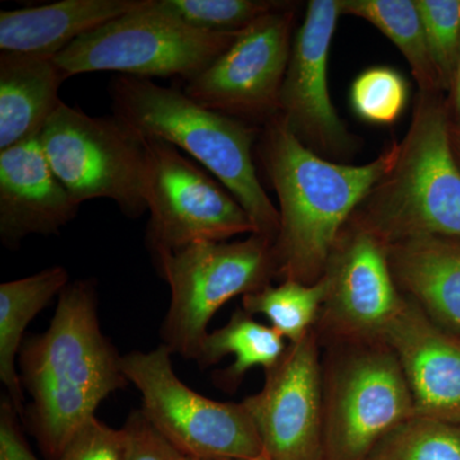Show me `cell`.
Wrapping results in <instances>:
<instances>
[{
  "label": "cell",
  "mask_w": 460,
  "mask_h": 460,
  "mask_svg": "<svg viewBox=\"0 0 460 460\" xmlns=\"http://www.w3.org/2000/svg\"><path fill=\"white\" fill-rule=\"evenodd\" d=\"M450 127L438 93H420L394 165L357 208L353 226L386 246L420 235L460 239V168Z\"/></svg>",
  "instance_id": "4"
},
{
  "label": "cell",
  "mask_w": 460,
  "mask_h": 460,
  "mask_svg": "<svg viewBox=\"0 0 460 460\" xmlns=\"http://www.w3.org/2000/svg\"><path fill=\"white\" fill-rule=\"evenodd\" d=\"M171 357L163 344L148 352L123 356L124 375L140 390L141 410L151 425L187 458L265 456L243 402H217L199 394L177 376Z\"/></svg>",
  "instance_id": "7"
},
{
  "label": "cell",
  "mask_w": 460,
  "mask_h": 460,
  "mask_svg": "<svg viewBox=\"0 0 460 460\" xmlns=\"http://www.w3.org/2000/svg\"><path fill=\"white\" fill-rule=\"evenodd\" d=\"M144 146L145 199L150 211L146 246L151 256L198 242L256 234L252 220L234 196L180 148L155 138H144Z\"/></svg>",
  "instance_id": "9"
},
{
  "label": "cell",
  "mask_w": 460,
  "mask_h": 460,
  "mask_svg": "<svg viewBox=\"0 0 460 460\" xmlns=\"http://www.w3.org/2000/svg\"><path fill=\"white\" fill-rule=\"evenodd\" d=\"M332 375L323 460H365L384 436L416 416L407 378L389 347L356 353Z\"/></svg>",
  "instance_id": "10"
},
{
  "label": "cell",
  "mask_w": 460,
  "mask_h": 460,
  "mask_svg": "<svg viewBox=\"0 0 460 460\" xmlns=\"http://www.w3.org/2000/svg\"><path fill=\"white\" fill-rule=\"evenodd\" d=\"M122 359L100 326L95 281L69 283L49 329L20 350L21 383L31 396L22 416L45 458H59L102 402L128 385Z\"/></svg>",
  "instance_id": "1"
},
{
  "label": "cell",
  "mask_w": 460,
  "mask_h": 460,
  "mask_svg": "<svg viewBox=\"0 0 460 460\" xmlns=\"http://www.w3.org/2000/svg\"><path fill=\"white\" fill-rule=\"evenodd\" d=\"M450 141H452L454 155H456L460 168V128L453 126L450 127Z\"/></svg>",
  "instance_id": "32"
},
{
  "label": "cell",
  "mask_w": 460,
  "mask_h": 460,
  "mask_svg": "<svg viewBox=\"0 0 460 460\" xmlns=\"http://www.w3.org/2000/svg\"><path fill=\"white\" fill-rule=\"evenodd\" d=\"M237 36L199 31L151 0L146 7L84 33L54 60L66 78L118 72L148 80L180 75L190 81L213 65Z\"/></svg>",
  "instance_id": "6"
},
{
  "label": "cell",
  "mask_w": 460,
  "mask_h": 460,
  "mask_svg": "<svg viewBox=\"0 0 460 460\" xmlns=\"http://www.w3.org/2000/svg\"><path fill=\"white\" fill-rule=\"evenodd\" d=\"M261 392L244 399L270 460H323V402L314 332L266 370Z\"/></svg>",
  "instance_id": "13"
},
{
  "label": "cell",
  "mask_w": 460,
  "mask_h": 460,
  "mask_svg": "<svg viewBox=\"0 0 460 460\" xmlns=\"http://www.w3.org/2000/svg\"><path fill=\"white\" fill-rule=\"evenodd\" d=\"M153 260L171 288L162 344L195 361L215 314L234 296L268 286L275 275L272 243L257 234L246 241L198 242Z\"/></svg>",
  "instance_id": "5"
},
{
  "label": "cell",
  "mask_w": 460,
  "mask_h": 460,
  "mask_svg": "<svg viewBox=\"0 0 460 460\" xmlns=\"http://www.w3.org/2000/svg\"><path fill=\"white\" fill-rule=\"evenodd\" d=\"M57 460H127L126 434L93 417L75 432Z\"/></svg>",
  "instance_id": "28"
},
{
  "label": "cell",
  "mask_w": 460,
  "mask_h": 460,
  "mask_svg": "<svg viewBox=\"0 0 460 460\" xmlns=\"http://www.w3.org/2000/svg\"><path fill=\"white\" fill-rule=\"evenodd\" d=\"M295 16L287 5L259 18L213 65L187 81L183 93L229 117L268 123L279 115Z\"/></svg>",
  "instance_id": "11"
},
{
  "label": "cell",
  "mask_w": 460,
  "mask_h": 460,
  "mask_svg": "<svg viewBox=\"0 0 460 460\" xmlns=\"http://www.w3.org/2000/svg\"><path fill=\"white\" fill-rule=\"evenodd\" d=\"M127 460H187L180 450L160 434L142 410L133 411L123 426Z\"/></svg>",
  "instance_id": "29"
},
{
  "label": "cell",
  "mask_w": 460,
  "mask_h": 460,
  "mask_svg": "<svg viewBox=\"0 0 460 460\" xmlns=\"http://www.w3.org/2000/svg\"><path fill=\"white\" fill-rule=\"evenodd\" d=\"M286 339L270 325L253 320L246 311H237L223 328L208 332L196 362L208 367L222 361L224 357H235L232 367L217 372V384L226 390L235 389L247 371L255 367L266 370L279 362L286 353Z\"/></svg>",
  "instance_id": "21"
},
{
  "label": "cell",
  "mask_w": 460,
  "mask_h": 460,
  "mask_svg": "<svg viewBox=\"0 0 460 460\" xmlns=\"http://www.w3.org/2000/svg\"><path fill=\"white\" fill-rule=\"evenodd\" d=\"M341 14L367 21L394 42L411 66L420 93H440L416 0H341Z\"/></svg>",
  "instance_id": "22"
},
{
  "label": "cell",
  "mask_w": 460,
  "mask_h": 460,
  "mask_svg": "<svg viewBox=\"0 0 460 460\" xmlns=\"http://www.w3.org/2000/svg\"><path fill=\"white\" fill-rule=\"evenodd\" d=\"M441 91L452 90L460 54V0H416Z\"/></svg>",
  "instance_id": "26"
},
{
  "label": "cell",
  "mask_w": 460,
  "mask_h": 460,
  "mask_svg": "<svg viewBox=\"0 0 460 460\" xmlns=\"http://www.w3.org/2000/svg\"><path fill=\"white\" fill-rule=\"evenodd\" d=\"M39 141L58 180L78 205L111 199L131 219L147 210L144 138L115 115L91 117L62 102Z\"/></svg>",
  "instance_id": "8"
},
{
  "label": "cell",
  "mask_w": 460,
  "mask_h": 460,
  "mask_svg": "<svg viewBox=\"0 0 460 460\" xmlns=\"http://www.w3.org/2000/svg\"><path fill=\"white\" fill-rule=\"evenodd\" d=\"M410 96L407 81L389 66H372L356 78L350 89L354 113L366 122L395 123Z\"/></svg>",
  "instance_id": "27"
},
{
  "label": "cell",
  "mask_w": 460,
  "mask_h": 460,
  "mask_svg": "<svg viewBox=\"0 0 460 460\" xmlns=\"http://www.w3.org/2000/svg\"><path fill=\"white\" fill-rule=\"evenodd\" d=\"M398 154L399 142H393L368 164H339L305 147L281 115L269 120L259 155L279 201V233L272 244L275 275L317 283L345 223L390 172Z\"/></svg>",
  "instance_id": "2"
},
{
  "label": "cell",
  "mask_w": 460,
  "mask_h": 460,
  "mask_svg": "<svg viewBox=\"0 0 460 460\" xmlns=\"http://www.w3.org/2000/svg\"><path fill=\"white\" fill-rule=\"evenodd\" d=\"M66 80L54 58L0 54V151L40 135Z\"/></svg>",
  "instance_id": "19"
},
{
  "label": "cell",
  "mask_w": 460,
  "mask_h": 460,
  "mask_svg": "<svg viewBox=\"0 0 460 460\" xmlns=\"http://www.w3.org/2000/svg\"><path fill=\"white\" fill-rule=\"evenodd\" d=\"M69 284L63 266L0 284V380L7 389L18 414L22 416L23 386L16 370L17 356L27 326Z\"/></svg>",
  "instance_id": "20"
},
{
  "label": "cell",
  "mask_w": 460,
  "mask_h": 460,
  "mask_svg": "<svg viewBox=\"0 0 460 460\" xmlns=\"http://www.w3.org/2000/svg\"><path fill=\"white\" fill-rule=\"evenodd\" d=\"M323 278L328 284L326 316L347 337L384 339L404 307L386 244L353 224L339 237Z\"/></svg>",
  "instance_id": "14"
},
{
  "label": "cell",
  "mask_w": 460,
  "mask_h": 460,
  "mask_svg": "<svg viewBox=\"0 0 460 460\" xmlns=\"http://www.w3.org/2000/svg\"><path fill=\"white\" fill-rule=\"evenodd\" d=\"M80 206L53 172L38 137L0 151V239L17 250L32 234H58Z\"/></svg>",
  "instance_id": "16"
},
{
  "label": "cell",
  "mask_w": 460,
  "mask_h": 460,
  "mask_svg": "<svg viewBox=\"0 0 460 460\" xmlns=\"http://www.w3.org/2000/svg\"><path fill=\"white\" fill-rule=\"evenodd\" d=\"M365 460H460V426L411 417L384 436Z\"/></svg>",
  "instance_id": "24"
},
{
  "label": "cell",
  "mask_w": 460,
  "mask_h": 460,
  "mask_svg": "<svg viewBox=\"0 0 460 460\" xmlns=\"http://www.w3.org/2000/svg\"><path fill=\"white\" fill-rule=\"evenodd\" d=\"M109 95L118 119L140 137L168 142L201 163L244 208L256 234L274 244L279 211L257 177L252 156L255 127L148 78L115 77Z\"/></svg>",
  "instance_id": "3"
},
{
  "label": "cell",
  "mask_w": 460,
  "mask_h": 460,
  "mask_svg": "<svg viewBox=\"0 0 460 460\" xmlns=\"http://www.w3.org/2000/svg\"><path fill=\"white\" fill-rule=\"evenodd\" d=\"M326 293L328 284L323 277L314 284L284 280L280 286L268 284L243 296V308L251 316H265L271 328L290 344L298 343L310 334Z\"/></svg>",
  "instance_id": "23"
},
{
  "label": "cell",
  "mask_w": 460,
  "mask_h": 460,
  "mask_svg": "<svg viewBox=\"0 0 460 460\" xmlns=\"http://www.w3.org/2000/svg\"><path fill=\"white\" fill-rule=\"evenodd\" d=\"M452 117L454 118L452 122L453 127L460 128V54L458 68H456V78H454L452 87Z\"/></svg>",
  "instance_id": "31"
},
{
  "label": "cell",
  "mask_w": 460,
  "mask_h": 460,
  "mask_svg": "<svg viewBox=\"0 0 460 460\" xmlns=\"http://www.w3.org/2000/svg\"><path fill=\"white\" fill-rule=\"evenodd\" d=\"M157 8L192 29L235 35L270 12L287 7L270 0H155Z\"/></svg>",
  "instance_id": "25"
},
{
  "label": "cell",
  "mask_w": 460,
  "mask_h": 460,
  "mask_svg": "<svg viewBox=\"0 0 460 460\" xmlns=\"http://www.w3.org/2000/svg\"><path fill=\"white\" fill-rule=\"evenodd\" d=\"M18 411L11 398L0 405V460H40L36 458L18 426Z\"/></svg>",
  "instance_id": "30"
},
{
  "label": "cell",
  "mask_w": 460,
  "mask_h": 460,
  "mask_svg": "<svg viewBox=\"0 0 460 460\" xmlns=\"http://www.w3.org/2000/svg\"><path fill=\"white\" fill-rule=\"evenodd\" d=\"M151 0H63L0 12L2 53L54 58L84 33L146 7Z\"/></svg>",
  "instance_id": "17"
},
{
  "label": "cell",
  "mask_w": 460,
  "mask_h": 460,
  "mask_svg": "<svg viewBox=\"0 0 460 460\" xmlns=\"http://www.w3.org/2000/svg\"><path fill=\"white\" fill-rule=\"evenodd\" d=\"M341 16V0L308 3L304 23L293 39L280 91L279 115L305 147L323 157L347 156L356 148V138L329 93L330 44Z\"/></svg>",
  "instance_id": "12"
},
{
  "label": "cell",
  "mask_w": 460,
  "mask_h": 460,
  "mask_svg": "<svg viewBox=\"0 0 460 460\" xmlns=\"http://www.w3.org/2000/svg\"><path fill=\"white\" fill-rule=\"evenodd\" d=\"M383 341L401 363L414 414L460 426V335L405 299Z\"/></svg>",
  "instance_id": "15"
},
{
  "label": "cell",
  "mask_w": 460,
  "mask_h": 460,
  "mask_svg": "<svg viewBox=\"0 0 460 460\" xmlns=\"http://www.w3.org/2000/svg\"><path fill=\"white\" fill-rule=\"evenodd\" d=\"M396 283L429 319L460 335V239L420 235L387 246Z\"/></svg>",
  "instance_id": "18"
},
{
  "label": "cell",
  "mask_w": 460,
  "mask_h": 460,
  "mask_svg": "<svg viewBox=\"0 0 460 460\" xmlns=\"http://www.w3.org/2000/svg\"><path fill=\"white\" fill-rule=\"evenodd\" d=\"M187 460H270L268 458V456H257V458H248V459H193L189 458Z\"/></svg>",
  "instance_id": "33"
}]
</instances>
